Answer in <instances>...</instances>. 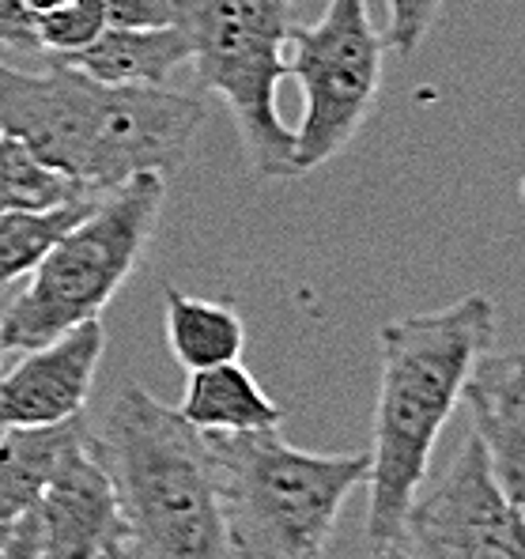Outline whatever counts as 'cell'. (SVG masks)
Returning a JSON list of instances; mask_svg holds the SVG:
<instances>
[{"instance_id":"obj_1","label":"cell","mask_w":525,"mask_h":559,"mask_svg":"<svg viewBox=\"0 0 525 559\" xmlns=\"http://www.w3.org/2000/svg\"><path fill=\"white\" fill-rule=\"evenodd\" d=\"M204 103L167 87H114L49 57L27 72L0 61V133L84 193L136 175L170 178L186 163Z\"/></svg>"},{"instance_id":"obj_2","label":"cell","mask_w":525,"mask_h":559,"mask_svg":"<svg viewBox=\"0 0 525 559\" xmlns=\"http://www.w3.org/2000/svg\"><path fill=\"white\" fill-rule=\"evenodd\" d=\"M491 344H496V302L480 292L379 329V405L367 450L371 556L393 552L401 545L405 514L428 480L434 442L462 405L473 364Z\"/></svg>"},{"instance_id":"obj_3","label":"cell","mask_w":525,"mask_h":559,"mask_svg":"<svg viewBox=\"0 0 525 559\" xmlns=\"http://www.w3.org/2000/svg\"><path fill=\"white\" fill-rule=\"evenodd\" d=\"M87 447L114 480L129 545L147 559H235L208 439L178 408L129 382L87 427Z\"/></svg>"},{"instance_id":"obj_4","label":"cell","mask_w":525,"mask_h":559,"mask_svg":"<svg viewBox=\"0 0 525 559\" xmlns=\"http://www.w3.org/2000/svg\"><path fill=\"white\" fill-rule=\"evenodd\" d=\"M235 559H322L341 511L367 488L371 454L287 447L281 427L204 435Z\"/></svg>"},{"instance_id":"obj_5","label":"cell","mask_w":525,"mask_h":559,"mask_svg":"<svg viewBox=\"0 0 525 559\" xmlns=\"http://www.w3.org/2000/svg\"><path fill=\"white\" fill-rule=\"evenodd\" d=\"M167 204V178L136 175L106 189L31 273L27 287L0 314L4 352H27L92 322L144 261Z\"/></svg>"},{"instance_id":"obj_6","label":"cell","mask_w":525,"mask_h":559,"mask_svg":"<svg viewBox=\"0 0 525 559\" xmlns=\"http://www.w3.org/2000/svg\"><path fill=\"white\" fill-rule=\"evenodd\" d=\"M291 8V0H175L196 84L227 103L253 175L269 182L299 178L295 129L284 126L276 106L281 80H287Z\"/></svg>"},{"instance_id":"obj_7","label":"cell","mask_w":525,"mask_h":559,"mask_svg":"<svg viewBox=\"0 0 525 559\" xmlns=\"http://www.w3.org/2000/svg\"><path fill=\"white\" fill-rule=\"evenodd\" d=\"M385 35L371 23L367 0H330L322 20L291 27L287 80L302 87L295 129V175L333 163L379 106Z\"/></svg>"},{"instance_id":"obj_8","label":"cell","mask_w":525,"mask_h":559,"mask_svg":"<svg viewBox=\"0 0 525 559\" xmlns=\"http://www.w3.org/2000/svg\"><path fill=\"white\" fill-rule=\"evenodd\" d=\"M397 548L408 559H525V507L499 488L473 431L439 484L413 499Z\"/></svg>"},{"instance_id":"obj_9","label":"cell","mask_w":525,"mask_h":559,"mask_svg":"<svg viewBox=\"0 0 525 559\" xmlns=\"http://www.w3.org/2000/svg\"><path fill=\"white\" fill-rule=\"evenodd\" d=\"M31 514L43 559H103L129 540L114 480L87 447V427L64 447Z\"/></svg>"},{"instance_id":"obj_10","label":"cell","mask_w":525,"mask_h":559,"mask_svg":"<svg viewBox=\"0 0 525 559\" xmlns=\"http://www.w3.org/2000/svg\"><path fill=\"white\" fill-rule=\"evenodd\" d=\"M103 356L106 329L98 318L20 352V364L0 371V424L46 427L84 416Z\"/></svg>"},{"instance_id":"obj_11","label":"cell","mask_w":525,"mask_h":559,"mask_svg":"<svg viewBox=\"0 0 525 559\" xmlns=\"http://www.w3.org/2000/svg\"><path fill=\"white\" fill-rule=\"evenodd\" d=\"M462 405L499 488L525 507V352H484L462 390Z\"/></svg>"},{"instance_id":"obj_12","label":"cell","mask_w":525,"mask_h":559,"mask_svg":"<svg viewBox=\"0 0 525 559\" xmlns=\"http://www.w3.org/2000/svg\"><path fill=\"white\" fill-rule=\"evenodd\" d=\"M57 61L114 87H167L170 72L190 61V38L182 27L118 31L106 27L92 46L64 53Z\"/></svg>"},{"instance_id":"obj_13","label":"cell","mask_w":525,"mask_h":559,"mask_svg":"<svg viewBox=\"0 0 525 559\" xmlns=\"http://www.w3.org/2000/svg\"><path fill=\"white\" fill-rule=\"evenodd\" d=\"M178 416L204 435H242L284 424V408L261 390L239 359L190 371Z\"/></svg>"},{"instance_id":"obj_14","label":"cell","mask_w":525,"mask_h":559,"mask_svg":"<svg viewBox=\"0 0 525 559\" xmlns=\"http://www.w3.org/2000/svg\"><path fill=\"white\" fill-rule=\"evenodd\" d=\"M84 427V416H72L46 427H4L0 431V522H15L35 511L64 447L76 442Z\"/></svg>"},{"instance_id":"obj_15","label":"cell","mask_w":525,"mask_h":559,"mask_svg":"<svg viewBox=\"0 0 525 559\" xmlns=\"http://www.w3.org/2000/svg\"><path fill=\"white\" fill-rule=\"evenodd\" d=\"M163 322H167V348L186 371L231 364L246 348V325L231 302L186 295L178 287L163 292Z\"/></svg>"},{"instance_id":"obj_16","label":"cell","mask_w":525,"mask_h":559,"mask_svg":"<svg viewBox=\"0 0 525 559\" xmlns=\"http://www.w3.org/2000/svg\"><path fill=\"white\" fill-rule=\"evenodd\" d=\"M95 197H72V201L49 204V209H8L0 212V292L15 280L31 276L38 261L87 209Z\"/></svg>"},{"instance_id":"obj_17","label":"cell","mask_w":525,"mask_h":559,"mask_svg":"<svg viewBox=\"0 0 525 559\" xmlns=\"http://www.w3.org/2000/svg\"><path fill=\"white\" fill-rule=\"evenodd\" d=\"M72 197H95L72 186L64 175L49 170L43 159L31 155L23 140L0 133V212L8 209H49V204L72 201Z\"/></svg>"},{"instance_id":"obj_18","label":"cell","mask_w":525,"mask_h":559,"mask_svg":"<svg viewBox=\"0 0 525 559\" xmlns=\"http://www.w3.org/2000/svg\"><path fill=\"white\" fill-rule=\"evenodd\" d=\"M103 31H106V15L98 0H69V4L35 15L38 49H43L46 57L76 53V49L92 46Z\"/></svg>"},{"instance_id":"obj_19","label":"cell","mask_w":525,"mask_h":559,"mask_svg":"<svg viewBox=\"0 0 525 559\" xmlns=\"http://www.w3.org/2000/svg\"><path fill=\"white\" fill-rule=\"evenodd\" d=\"M390 4V23H385V49L401 57H413L431 35L434 20H439L442 0H385Z\"/></svg>"},{"instance_id":"obj_20","label":"cell","mask_w":525,"mask_h":559,"mask_svg":"<svg viewBox=\"0 0 525 559\" xmlns=\"http://www.w3.org/2000/svg\"><path fill=\"white\" fill-rule=\"evenodd\" d=\"M106 15V27L118 31H147L175 27V0H98Z\"/></svg>"},{"instance_id":"obj_21","label":"cell","mask_w":525,"mask_h":559,"mask_svg":"<svg viewBox=\"0 0 525 559\" xmlns=\"http://www.w3.org/2000/svg\"><path fill=\"white\" fill-rule=\"evenodd\" d=\"M0 49L43 53L35 35V12L27 8V0H0Z\"/></svg>"},{"instance_id":"obj_22","label":"cell","mask_w":525,"mask_h":559,"mask_svg":"<svg viewBox=\"0 0 525 559\" xmlns=\"http://www.w3.org/2000/svg\"><path fill=\"white\" fill-rule=\"evenodd\" d=\"M0 559H43V552H38V525L31 511L4 525V533H0Z\"/></svg>"},{"instance_id":"obj_23","label":"cell","mask_w":525,"mask_h":559,"mask_svg":"<svg viewBox=\"0 0 525 559\" xmlns=\"http://www.w3.org/2000/svg\"><path fill=\"white\" fill-rule=\"evenodd\" d=\"M103 559H147V556H144V552H141V548H136V545H129V540H121V545L114 548L110 556H103Z\"/></svg>"},{"instance_id":"obj_24","label":"cell","mask_w":525,"mask_h":559,"mask_svg":"<svg viewBox=\"0 0 525 559\" xmlns=\"http://www.w3.org/2000/svg\"><path fill=\"white\" fill-rule=\"evenodd\" d=\"M61 4H69V0H27V8L31 12H49V8H61Z\"/></svg>"},{"instance_id":"obj_25","label":"cell","mask_w":525,"mask_h":559,"mask_svg":"<svg viewBox=\"0 0 525 559\" xmlns=\"http://www.w3.org/2000/svg\"><path fill=\"white\" fill-rule=\"evenodd\" d=\"M374 559H408V556L401 552V548H393V552H379V556H374Z\"/></svg>"},{"instance_id":"obj_26","label":"cell","mask_w":525,"mask_h":559,"mask_svg":"<svg viewBox=\"0 0 525 559\" xmlns=\"http://www.w3.org/2000/svg\"><path fill=\"white\" fill-rule=\"evenodd\" d=\"M0 359H4V344H0Z\"/></svg>"},{"instance_id":"obj_27","label":"cell","mask_w":525,"mask_h":559,"mask_svg":"<svg viewBox=\"0 0 525 559\" xmlns=\"http://www.w3.org/2000/svg\"><path fill=\"white\" fill-rule=\"evenodd\" d=\"M4 525H8V522H0V533H4Z\"/></svg>"},{"instance_id":"obj_28","label":"cell","mask_w":525,"mask_h":559,"mask_svg":"<svg viewBox=\"0 0 525 559\" xmlns=\"http://www.w3.org/2000/svg\"><path fill=\"white\" fill-rule=\"evenodd\" d=\"M0 431H4V424H0Z\"/></svg>"}]
</instances>
